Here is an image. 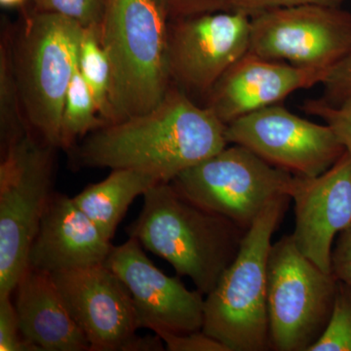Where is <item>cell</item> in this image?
<instances>
[{"label":"cell","instance_id":"cell-1","mask_svg":"<svg viewBox=\"0 0 351 351\" xmlns=\"http://www.w3.org/2000/svg\"><path fill=\"white\" fill-rule=\"evenodd\" d=\"M226 127L212 110L172 84L149 112L106 124L69 152L76 168L136 170L172 182L225 149Z\"/></svg>","mask_w":351,"mask_h":351},{"label":"cell","instance_id":"cell-2","mask_svg":"<svg viewBox=\"0 0 351 351\" xmlns=\"http://www.w3.org/2000/svg\"><path fill=\"white\" fill-rule=\"evenodd\" d=\"M143 196L140 215L127 228L129 237L209 295L237 257L246 230L191 202L170 182H159Z\"/></svg>","mask_w":351,"mask_h":351},{"label":"cell","instance_id":"cell-3","mask_svg":"<svg viewBox=\"0 0 351 351\" xmlns=\"http://www.w3.org/2000/svg\"><path fill=\"white\" fill-rule=\"evenodd\" d=\"M169 23L158 0H107L100 39L110 66L108 123L149 112L169 91Z\"/></svg>","mask_w":351,"mask_h":351},{"label":"cell","instance_id":"cell-4","mask_svg":"<svg viewBox=\"0 0 351 351\" xmlns=\"http://www.w3.org/2000/svg\"><path fill=\"white\" fill-rule=\"evenodd\" d=\"M291 197L277 196L245 232L239 253L205 299L202 331L230 351L270 350L267 265Z\"/></svg>","mask_w":351,"mask_h":351},{"label":"cell","instance_id":"cell-5","mask_svg":"<svg viewBox=\"0 0 351 351\" xmlns=\"http://www.w3.org/2000/svg\"><path fill=\"white\" fill-rule=\"evenodd\" d=\"M83 29L75 21L34 10L10 32L14 71L32 131L60 147L62 114L77 66Z\"/></svg>","mask_w":351,"mask_h":351},{"label":"cell","instance_id":"cell-6","mask_svg":"<svg viewBox=\"0 0 351 351\" xmlns=\"http://www.w3.org/2000/svg\"><path fill=\"white\" fill-rule=\"evenodd\" d=\"M55 147L34 132L0 154V298L29 269V249L52 197Z\"/></svg>","mask_w":351,"mask_h":351},{"label":"cell","instance_id":"cell-7","mask_svg":"<svg viewBox=\"0 0 351 351\" xmlns=\"http://www.w3.org/2000/svg\"><path fill=\"white\" fill-rule=\"evenodd\" d=\"M338 280L295 246L292 235L272 244L267 265L270 350L308 351L334 307Z\"/></svg>","mask_w":351,"mask_h":351},{"label":"cell","instance_id":"cell-8","mask_svg":"<svg viewBox=\"0 0 351 351\" xmlns=\"http://www.w3.org/2000/svg\"><path fill=\"white\" fill-rule=\"evenodd\" d=\"M295 176L239 145L226 147L170 182L198 206L248 230L277 196L291 195Z\"/></svg>","mask_w":351,"mask_h":351},{"label":"cell","instance_id":"cell-9","mask_svg":"<svg viewBox=\"0 0 351 351\" xmlns=\"http://www.w3.org/2000/svg\"><path fill=\"white\" fill-rule=\"evenodd\" d=\"M351 50V14L337 5L272 9L251 17L249 53L299 68L330 71Z\"/></svg>","mask_w":351,"mask_h":351},{"label":"cell","instance_id":"cell-10","mask_svg":"<svg viewBox=\"0 0 351 351\" xmlns=\"http://www.w3.org/2000/svg\"><path fill=\"white\" fill-rule=\"evenodd\" d=\"M226 137L298 177L322 174L346 152L327 124L302 119L278 104L230 122Z\"/></svg>","mask_w":351,"mask_h":351},{"label":"cell","instance_id":"cell-11","mask_svg":"<svg viewBox=\"0 0 351 351\" xmlns=\"http://www.w3.org/2000/svg\"><path fill=\"white\" fill-rule=\"evenodd\" d=\"M251 17L228 11L170 21L168 62L173 84L208 95L250 49Z\"/></svg>","mask_w":351,"mask_h":351},{"label":"cell","instance_id":"cell-12","mask_svg":"<svg viewBox=\"0 0 351 351\" xmlns=\"http://www.w3.org/2000/svg\"><path fill=\"white\" fill-rule=\"evenodd\" d=\"M52 276L90 351H125L141 325L123 281L105 263Z\"/></svg>","mask_w":351,"mask_h":351},{"label":"cell","instance_id":"cell-13","mask_svg":"<svg viewBox=\"0 0 351 351\" xmlns=\"http://www.w3.org/2000/svg\"><path fill=\"white\" fill-rule=\"evenodd\" d=\"M105 265L123 281L133 298L141 328L184 334L202 330L205 299L178 277L152 263L137 239L113 246Z\"/></svg>","mask_w":351,"mask_h":351},{"label":"cell","instance_id":"cell-14","mask_svg":"<svg viewBox=\"0 0 351 351\" xmlns=\"http://www.w3.org/2000/svg\"><path fill=\"white\" fill-rule=\"evenodd\" d=\"M295 204V246L331 274L332 251L339 233L351 226V156L348 152L316 177L295 176L290 195Z\"/></svg>","mask_w":351,"mask_h":351},{"label":"cell","instance_id":"cell-15","mask_svg":"<svg viewBox=\"0 0 351 351\" xmlns=\"http://www.w3.org/2000/svg\"><path fill=\"white\" fill-rule=\"evenodd\" d=\"M328 71L270 61L248 52L214 85L205 107L228 125L249 113L277 105L297 90L321 84Z\"/></svg>","mask_w":351,"mask_h":351},{"label":"cell","instance_id":"cell-16","mask_svg":"<svg viewBox=\"0 0 351 351\" xmlns=\"http://www.w3.org/2000/svg\"><path fill=\"white\" fill-rule=\"evenodd\" d=\"M73 198L54 193L29 249V269L54 272L105 263L112 249Z\"/></svg>","mask_w":351,"mask_h":351},{"label":"cell","instance_id":"cell-17","mask_svg":"<svg viewBox=\"0 0 351 351\" xmlns=\"http://www.w3.org/2000/svg\"><path fill=\"white\" fill-rule=\"evenodd\" d=\"M14 293L21 332L40 351L90 350L52 274L27 269Z\"/></svg>","mask_w":351,"mask_h":351},{"label":"cell","instance_id":"cell-18","mask_svg":"<svg viewBox=\"0 0 351 351\" xmlns=\"http://www.w3.org/2000/svg\"><path fill=\"white\" fill-rule=\"evenodd\" d=\"M159 182L154 176L140 171L114 169L107 179L89 184L73 200L112 240L132 202Z\"/></svg>","mask_w":351,"mask_h":351},{"label":"cell","instance_id":"cell-19","mask_svg":"<svg viewBox=\"0 0 351 351\" xmlns=\"http://www.w3.org/2000/svg\"><path fill=\"white\" fill-rule=\"evenodd\" d=\"M31 132L14 71L10 32L5 31L0 43V154Z\"/></svg>","mask_w":351,"mask_h":351},{"label":"cell","instance_id":"cell-20","mask_svg":"<svg viewBox=\"0 0 351 351\" xmlns=\"http://www.w3.org/2000/svg\"><path fill=\"white\" fill-rule=\"evenodd\" d=\"M78 66L71 78L62 114L60 149L71 151L80 138L106 125Z\"/></svg>","mask_w":351,"mask_h":351},{"label":"cell","instance_id":"cell-21","mask_svg":"<svg viewBox=\"0 0 351 351\" xmlns=\"http://www.w3.org/2000/svg\"><path fill=\"white\" fill-rule=\"evenodd\" d=\"M77 66L93 95L101 119L108 124L110 120V66L107 53L101 43L100 25L83 29Z\"/></svg>","mask_w":351,"mask_h":351},{"label":"cell","instance_id":"cell-22","mask_svg":"<svg viewBox=\"0 0 351 351\" xmlns=\"http://www.w3.org/2000/svg\"><path fill=\"white\" fill-rule=\"evenodd\" d=\"M308 351H351V286L338 280L331 317Z\"/></svg>","mask_w":351,"mask_h":351},{"label":"cell","instance_id":"cell-23","mask_svg":"<svg viewBox=\"0 0 351 351\" xmlns=\"http://www.w3.org/2000/svg\"><path fill=\"white\" fill-rule=\"evenodd\" d=\"M34 10L57 14L77 22L83 27L101 25L107 0H32Z\"/></svg>","mask_w":351,"mask_h":351},{"label":"cell","instance_id":"cell-24","mask_svg":"<svg viewBox=\"0 0 351 351\" xmlns=\"http://www.w3.org/2000/svg\"><path fill=\"white\" fill-rule=\"evenodd\" d=\"M302 108L308 114L324 120L351 156V97L336 106L321 99L309 100Z\"/></svg>","mask_w":351,"mask_h":351},{"label":"cell","instance_id":"cell-25","mask_svg":"<svg viewBox=\"0 0 351 351\" xmlns=\"http://www.w3.org/2000/svg\"><path fill=\"white\" fill-rule=\"evenodd\" d=\"M11 299L12 295L0 298V350L40 351L38 346L23 337L17 311Z\"/></svg>","mask_w":351,"mask_h":351},{"label":"cell","instance_id":"cell-26","mask_svg":"<svg viewBox=\"0 0 351 351\" xmlns=\"http://www.w3.org/2000/svg\"><path fill=\"white\" fill-rule=\"evenodd\" d=\"M154 334L162 339L166 350L169 351H230L228 346L202 330L184 334L158 330Z\"/></svg>","mask_w":351,"mask_h":351},{"label":"cell","instance_id":"cell-27","mask_svg":"<svg viewBox=\"0 0 351 351\" xmlns=\"http://www.w3.org/2000/svg\"><path fill=\"white\" fill-rule=\"evenodd\" d=\"M324 95L321 100L330 105H339L351 97V50L330 69L321 83Z\"/></svg>","mask_w":351,"mask_h":351},{"label":"cell","instance_id":"cell-28","mask_svg":"<svg viewBox=\"0 0 351 351\" xmlns=\"http://www.w3.org/2000/svg\"><path fill=\"white\" fill-rule=\"evenodd\" d=\"M170 21L232 11V0H158Z\"/></svg>","mask_w":351,"mask_h":351},{"label":"cell","instance_id":"cell-29","mask_svg":"<svg viewBox=\"0 0 351 351\" xmlns=\"http://www.w3.org/2000/svg\"><path fill=\"white\" fill-rule=\"evenodd\" d=\"M343 0H232V11L242 12L249 17L257 15L272 9L285 8L309 5V4H321V5H337Z\"/></svg>","mask_w":351,"mask_h":351},{"label":"cell","instance_id":"cell-30","mask_svg":"<svg viewBox=\"0 0 351 351\" xmlns=\"http://www.w3.org/2000/svg\"><path fill=\"white\" fill-rule=\"evenodd\" d=\"M331 274L351 286V226L339 233L332 251Z\"/></svg>","mask_w":351,"mask_h":351},{"label":"cell","instance_id":"cell-31","mask_svg":"<svg viewBox=\"0 0 351 351\" xmlns=\"http://www.w3.org/2000/svg\"><path fill=\"white\" fill-rule=\"evenodd\" d=\"M165 345L160 337H138L136 335L127 346L125 351H159L165 350Z\"/></svg>","mask_w":351,"mask_h":351},{"label":"cell","instance_id":"cell-32","mask_svg":"<svg viewBox=\"0 0 351 351\" xmlns=\"http://www.w3.org/2000/svg\"><path fill=\"white\" fill-rule=\"evenodd\" d=\"M25 0H0V3L4 7H17L23 5Z\"/></svg>","mask_w":351,"mask_h":351}]
</instances>
